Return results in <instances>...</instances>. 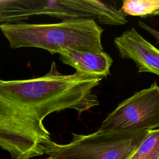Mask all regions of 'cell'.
I'll return each mask as SVG.
<instances>
[{
    "label": "cell",
    "instance_id": "7",
    "mask_svg": "<svg viewBox=\"0 0 159 159\" xmlns=\"http://www.w3.org/2000/svg\"><path fill=\"white\" fill-rule=\"evenodd\" d=\"M120 10L125 16L146 18L159 10V0H124Z\"/></svg>",
    "mask_w": 159,
    "mask_h": 159
},
{
    "label": "cell",
    "instance_id": "1",
    "mask_svg": "<svg viewBox=\"0 0 159 159\" xmlns=\"http://www.w3.org/2000/svg\"><path fill=\"white\" fill-rule=\"evenodd\" d=\"M102 80L76 71L61 74L54 61L41 77L0 79V147L12 159L44 154L43 145L51 140L45 118L54 112L71 109L81 114L98 106L94 89Z\"/></svg>",
    "mask_w": 159,
    "mask_h": 159
},
{
    "label": "cell",
    "instance_id": "6",
    "mask_svg": "<svg viewBox=\"0 0 159 159\" xmlns=\"http://www.w3.org/2000/svg\"><path fill=\"white\" fill-rule=\"evenodd\" d=\"M59 59L74 68L76 72L102 79L111 75L110 68L113 62L111 56L104 52L64 51L59 54Z\"/></svg>",
    "mask_w": 159,
    "mask_h": 159
},
{
    "label": "cell",
    "instance_id": "8",
    "mask_svg": "<svg viewBox=\"0 0 159 159\" xmlns=\"http://www.w3.org/2000/svg\"><path fill=\"white\" fill-rule=\"evenodd\" d=\"M130 159H159V129L148 132Z\"/></svg>",
    "mask_w": 159,
    "mask_h": 159
},
{
    "label": "cell",
    "instance_id": "11",
    "mask_svg": "<svg viewBox=\"0 0 159 159\" xmlns=\"http://www.w3.org/2000/svg\"><path fill=\"white\" fill-rule=\"evenodd\" d=\"M45 159H53V158H51V157H47V158H45Z\"/></svg>",
    "mask_w": 159,
    "mask_h": 159
},
{
    "label": "cell",
    "instance_id": "10",
    "mask_svg": "<svg viewBox=\"0 0 159 159\" xmlns=\"http://www.w3.org/2000/svg\"><path fill=\"white\" fill-rule=\"evenodd\" d=\"M159 16V10L157 11L156 12H155L153 15V16Z\"/></svg>",
    "mask_w": 159,
    "mask_h": 159
},
{
    "label": "cell",
    "instance_id": "12",
    "mask_svg": "<svg viewBox=\"0 0 159 159\" xmlns=\"http://www.w3.org/2000/svg\"><path fill=\"white\" fill-rule=\"evenodd\" d=\"M11 159H12V158H11Z\"/></svg>",
    "mask_w": 159,
    "mask_h": 159
},
{
    "label": "cell",
    "instance_id": "2",
    "mask_svg": "<svg viewBox=\"0 0 159 159\" xmlns=\"http://www.w3.org/2000/svg\"><path fill=\"white\" fill-rule=\"evenodd\" d=\"M0 30L11 48L35 47L52 55L64 51L104 52V31L97 22L83 19H65L53 24L4 23Z\"/></svg>",
    "mask_w": 159,
    "mask_h": 159
},
{
    "label": "cell",
    "instance_id": "9",
    "mask_svg": "<svg viewBox=\"0 0 159 159\" xmlns=\"http://www.w3.org/2000/svg\"><path fill=\"white\" fill-rule=\"evenodd\" d=\"M139 25L153 35L156 40V43L159 44V30L153 29L142 21H139Z\"/></svg>",
    "mask_w": 159,
    "mask_h": 159
},
{
    "label": "cell",
    "instance_id": "5",
    "mask_svg": "<svg viewBox=\"0 0 159 159\" xmlns=\"http://www.w3.org/2000/svg\"><path fill=\"white\" fill-rule=\"evenodd\" d=\"M122 59L132 60L139 73H152L159 76V50L132 27L114 39Z\"/></svg>",
    "mask_w": 159,
    "mask_h": 159
},
{
    "label": "cell",
    "instance_id": "3",
    "mask_svg": "<svg viewBox=\"0 0 159 159\" xmlns=\"http://www.w3.org/2000/svg\"><path fill=\"white\" fill-rule=\"evenodd\" d=\"M148 131L72 133L69 143L50 140L43 145V150L53 159H130Z\"/></svg>",
    "mask_w": 159,
    "mask_h": 159
},
{
    "label": "cell",
    "instance_id": "4",
    "mask_svg": "<svg viewBox=\"0 0 159 159\" xmlns=\"http://www.w3.org/2000/svg\"><path fill=\"white\" fill-rule=\"evenodd\" d=\"M159 129V86L151 85L124 100L102 122L99 130L148 131Z\"/></svg>",
    "mask_w": 159,
    "mask_h": 159
}]
</instances>
